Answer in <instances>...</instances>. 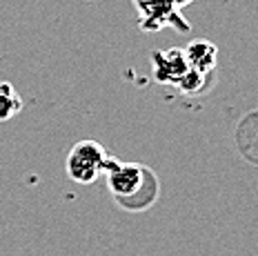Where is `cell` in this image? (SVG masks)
Returning <instances> with one entry per match:
<instances>
[{"instance_id": "4", "label": "cell", "mask_w": 258, "mask_h": 256, "mask_svg": "<svg viewBox=\"0 0 258 256\" xmlns=\"http://www.w3.org/2000/svg\"><path fill=\"white\" fill-rule=\"evenodd\" d=\"M152 72L156 83L160 85H174L189 72V65L185 60V54L178 47H171V49L163 51H154L152 54Z\"/></svg>"}, {"instance_id": "5", "label": "cell", "mask_w": 258, "mask_h": 256, "mask_svg": "<svg viewBox=\"0 0 258 256\" xmlns=\"http://www.w3.org/2000/svg\"><path fill=\"white\" fill-rule=\"evenodd\" d=\"M185 54V60L189 69L194 72H201V74H214L216 69V56H218V49L214 42L209 40H191L189 45L182 49Z\"/></svg>"}, {"instance_id": "6", "label": "cell", "mask_w": 258, "mask_h": 256, "mask_svg": "<svg viewBox=\"0 0 258 256\" xmlns=\"http://www.w3.org/2000/svg\"><path fill=\"white\" fill-rule=\"evenodd\" d=\"M23 111V98L9 81H0V122L12 120Z\"/></svg>"}, {"instance_id": "1", "label": "cell", "mask_w": 258, "mask_h": 256, "mask_svg": "<svg viewBox=\"0 0 258 256\" xmlns=\"http://www.w3.org/2000/svg\"><path fill=\"white\" fill-rule=\"evenodd\" d=\"M105 174L114 199L120 205H125L127 210H136L141 189L156 183V176L149 167H143L138 163H122L114 156H109V161H107Z\"/></svg>"}, {"instance_id": "2", "label": "cell", "mask_w": 258, "mask_h": 256, "mask_svg": "<svg viewBox=\"0 0 258 256\" xmlns=\"http://www.w3.org/2000/svg\"><path fill=\"white\" fill-rule=\"evenodd\" d=\"M107 161H109V154L98 141H78L69 149L64 169L74 183L89 185L100 174H105Z\"/></svg>"}, {"instance_id": "3", "label": "cell", "mask_w": 258, "mask_h": 256, "mask_svg": "<svg viewBox=\"0 0 258 256\" xmlns=\"http://www.w3.org/2000/svg\"><path fill=\"white\" fill-rule=\"evenodd\" d=\"M138 9V25L143 31L176 29L180 34L189 31V23L182 18L180 7L174 0H134Z\"/></svg>"}, {"instance_id": "7", "label": "cell", "mask_w": 258, "mask_h": 256, "mask_svg": "<svg viewBox=\"0 0 258 256\" xmlns=\"http://www.w3.org/2000/svg\"><path fill=\"white\" fill-rule=\"evenodd\" d=\"M212 83H214V74H201V72L189 69V72L176 83V89L185 96H201L212 87Z\"/></svg>"}, {"instance_id": "8", "label": "cell", "mask_w": 258, "mask_h": 256, "mask_svg": "<svg viewBox=\"0 0 258 256\" xmlns=\"http://www.w3.org/2000/svg\"><path fill=\"white\" fill-rule=\"evenodd\" d=\"M174 3H176V5H178V7H182V5H189V3H191V0H174Z\"/></svg>"}]
</instances>
